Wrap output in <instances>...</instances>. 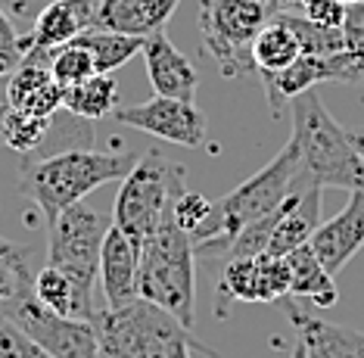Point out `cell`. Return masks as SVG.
Returning a JSON list of instances; mask_svg holds the SVG:
<instances>
[{
	"label": "cell",
	"instance_id": "1",
	"mask_svg": "<svg viewBox=\"0 0 364 358\" xmlns=\"http://www.w3.org/2000/svg\"><path fill=\"white\" fill-rule=\"evenodd\" d=\"M299 172H302L299 149H296L293 140H287V147L262 172H255L250 181H243L221 199H215L209 219L190 234L193 253L200 259H228L240 231L264 219L268 212H274L289 196Z\"/></svg>",
	"mask_w": 364,
	"mask_h": 358
},
{
	"label": "cell",
	"instance_id": "2",
	"mask_svg": "<svg viewBox=\"0 0 364 358\" xmlns=\"http://www.w3.org/2000/svg\"><path fill=\"white\" fill-rule=\"evenodd\" d=\"M140 156L100 153L90 147H72L50 156H26L19 169V187L50 224L69 206L81 203L97 187L122 181Z\"/></svg>",
	"mask_w": 364,
	"mask_h": 358
},
{
	"label": "cell",
	"instance_id": "3",
	"mask_svg": "<svg viewBox=\"0 0 364 358\" xmlns=\"http://www.w3.org/2000/svg\"><path fill=\"white\" fill-rule=\"evenodd\" d=\"M103 358H190V349L218 358V352L196 343L187 324L162 305L134 299L122 309H100L90 315Z\"/></svg>",
	"mask_w": 364,
	"mask_h": 358
},
{
	"label": "cell",
	"instance_id": "4",
	"mask_svg": "<svg viewBox=\"0 0 364 358\" xmlns=\"http://www.w3.org/2000/svg\"><path fill=\"white\" fill-rule=\"evenodd\" d=\"M293 115V144L299 149L302 174L321 187H343L349 194H364V159L352 135L327 112L324 100L305 90L289 100Z\"/></svg>",
	"mask_w": 364,
	"mask_h": 358
},
{
	"label": "cell",
	"instance_id": "5",
	"mask_svg": "<svg viewBox=\"0 0 364 358\" xmlns=\"http://www.w3.org/2000/svg\"><path fill=\"white\" fill-rule=\"evenodd\" d=\"M190 234L168 215L159 231L140 246L137 262V296L162 305L181 324L193 327L196 318V268Z\"/></svg>",
	"mask_w": 364,
	"mask_h": 358
},
{
	"label": "cell",
	"instance_id": "6",
	"mask_svg": "<svg viewBox=\"0 0 364 358\" xmlns=\"http://www.w3.org/2000/svg\"><path fill=\"white\" fill-rule=\"evenodd\" d=\"M184 174L187 169L181 162L165 159L159 149H150L122 178L112 203V224L137 246V253L171 215L178 194L187 190Z\"/></svg>",
	"mask_w": 364,
	"mask_h": 358
},
{
	"label": "cell",
	"instance_id": "7",
	"mask_svg": "<svg viewBox=\"0 0 364 358\" xmlns=\"http://www.w3.org/2000/svg\"><path fill=\"white\" fill-rule=\"evenodd\" d=\"M271 19L264 0H200L203 53L212 56L225 78L255 72L252 41Z\"/></svg>",
	"mask_w": 364,
	"mask_h": 358
},
{
	"label": "cell",
	"instance_id": "8",
	"mask_svg": "<svg viewBox=\"0 0 364 358\" xmlns=\"http://www.w3.org/2000/svg\"><path fill=\"white\" fill-rule=\"evenodd\" d=\"M31 274L22 271L19 284L13 296L4 302L0 318L22 330L28 339H35L41 349H47L53 358H103L100 343H97V330L87 318H65V315L50 312L35 296L31 287Z\"/></svg>",
	"mask_w": 364,
	"mask_h": 358
},
{
	"label": "cell",
	"instance_id": "9",
	"mask_svg": "<svg viewBox=\"0 0 364 358\" xmlns=\"http://www.w3.org/2000/svg\"><path fill=\"white\" fill-rule=\"evenodd\" d=\"M106 231H109V221L85 203L69 206L47 224V265L63 271L75 284L85 302H90L94 280L100 278V253Z\"/></svg>",
	"mask_w": 364,
	"mask_h": 358
},
{
	"label": "cell",
	"instance_id": "10",
	"mask_svg": "<svg viewBox=\"0 0 364 358\" xmlns=\"http://www.w3.org/2000/svg\"><path fill=\"white\" fill-rule=\"evenodd\" d=\"M112 119L178 147L196 149L205 144V115L196 110V103H184V100L153 97L137 106H122L112 112Z\"/></svg>",
	"mask_w": 364,
	"mask_h": 358
},
{
	"label": "cell",
	"instance_id": "11",
	"mask_svg": "<svg viewBox=\"0 0 364 358\" xmlns=\"http://www.w3.org/2000/svg\"><path fill=\"white\" fill-rule=\"evenodd\" d=\"M63 94L65 88L56 85L50 72V50H28L6 85V103L41 119H53L63 110Z\"/></svg>",
	"mask_w": 364,
	"mask_h": 358
},
{
	"label": "cell",
	"instance_id": "12",
	"mask_svg": "<svg viewBox=\"0 0 364 358\" xmlns=\"http://www.w3.org/2000/svg\"><path fill=\"white\" fill-rule=\"evenodd\" d=\"M321 190L324 187L314 184L309 174L299 172V178H296L289 196L284 199V215H280L274 234H271V240H268L264 256H277V259H284V256H289L293 249L309 243L311 234L321 224Z\"/></svg>",
	"mask_w": 364,
	"mask_h": 358
},
{
	"label": "cell",
	"instance_id": "13",
	"mask_svg": "<svg viewBox=\"0 0 364 358\" xmlns=\"http://www.w3.org/2000/svg\"><path fill=\"white\" fill-rule=\"evenodd\" d=\"M309 246L314 249L321 265L336 278L352 262V256L364 246V194H349V203L333 219L318 224Z\"/></svg>",
	"mask_w": 364,
	"mask_h": 358
},
{
	"label": "cell",
	"instance_id": "14",
	"mask_svg": "<svg viewBox=\"0 0 364 358\" xmlns=\"http://www.w3.org/2000/svg\"><path fill=\"white\" fill-rule=\"evenodd\" d=\"M144 63H146V78L156 90V97H171L193 103L196 88H200V75H196L193 63L187 60L181 50L171 44L165 31L144 38Z\"/></svg>",
	"mask_w": 364,
	"mask_h": 358
},
{
	"label": "cell",
	"instance_id": "15",
	"mask_svg": "<svg viewBox=\"0 0 364 358\" xmlns=\"http://www.w3.org/2000/svg\"><path fill=\"white\" fill-rule=\"evenodd\" d=\"M284 309L293 318V327L299 334V343L305 346V358H364V334L343 324H330L324 318L305 315L293 296L280 299Z\"/></svg>",
	"mask_w": 364,
	"mask_h": 358
},
{
	"label": "cell",
	"instance_id": "16",
	"mask_svg": "<svg viewBox=\"0 0 364 358\" xmlns=\"http://www.w3.org/2000/svg\"><path fill=\"white\" fill-rule=\"evenodd\" d=\"M100 0H53L35 19L28 38H22V47L28 50H53L69 41H75L81 31L94 28V16Z\"/></svg>",
	"mask_w": 364,
	"mask_h": 358
},
{
	"label": "cell",
	"instance_id": "17",
	"mask_svg": "<svg viewBox=\"0 0 364 358\" xmlns=\"http://www.w3.org/2000/svg\"><path fill=\"white\" fill-rule=\"evenodd\" d=\"M178 4L181 0H100L94 16V28L150 38L156 31H165Z\"/></svg>",
	"mask_w": 364,
	"mask_h": 358
},
{
	"label": "cell",
	"instance_id": "18",
	"mask_svg": "<svg viewBox=\"0 0 364 358\" xmlns=\"http://www.w3.org/2000/svg\"><path fill=\"white\" fill-rule=\"evenodd\" d=\"M137 246L115 224H109L100 253V284L109 309H122V305L137 299Z\"/></svg>",
	"mask_w": 364,
	"mask_h": 358
},
{
	"label": "cell",
	"instance_id": "19",
	"mask_svg": "<svg viewBox=\"0 0 364 358\" xmlns=\"http://www.w3.org/2000/svg\"><path fill=\"white\" fill-rule=\"evenodd\" d=\"M262 81H264V90H268L271 112L280 115L284 106H289V100L311 90L314 85H321V81H339V63H336V53L333 56H299L287 69L264 72Z\"/></svg>",
	"mask_w": 364,
	"mask_h": 358
},
{
	"label": "cell",
	"instance_id": "20",
	"mask_svg": "<svg viewBox=\"0 0 364 358\" xmlns=\"http://www.w3.org/2000/svg\"><path fill=\"white\" fill-rule=\"evenodd\" d=\"M284 259L289 265V296L311 299L318 309H330V305H336L339 290H336L333 274L321 265V259L314 256V249L309 243L293 249V253L284 256Z\"/></svg>",
	"mask_w": 364,
	"mask_h": 358
},
{
	"label": "cell",
	"instance_id": "21",
	"mask_svg": "<svg viewBox=\"0 0 364 358\" xmlns=\"http://www.w3.org/2000/svg\"><path fill=\"white\" fill-rule=\"evenodd\" d=\"M115 103H119V81H115L112 72H97L81 81V85L65 88L63 94V110L85 122L112 115Z\"/></svg>",
	"mask_w": 364,
	"mask_h": 358
},
{
	"label": "cell",
	"instance_id": "22",
	"mask_svg": "<svg viewBox=\"0 0 364 358\" xmlns=\"http://www.w3.org/2000/svg\"><path fill=\"white\" fill-rule=\"evenodd\" d=\"M299 56H302L299 38H296V31L287 25L284 16L268 19L252 41V63H255V72L259 75L287 69V65H293Z\"/></svg>",
	"mask_w": 364,
	"mask_h": 358
},
{
	"label": "cell",
	"instance_id": "23",
	"mask_svg": "<svg viewBox=\"0 0 364 358\" xmlns=\"http://www.w3.org/2000/svg\"><path fill=\"white\" fill-rule=\"evenodd\" d=\"M31 287H35V296L47 305V309L56 312V315H65V318H87L90 321V315L97 312L94 305L81 299L75 284H72L63 271L50 268V265H44V268L35 274Z\"/></svg>",
	"mask_w": 364,
	"mask_h": 358
},
{
	"label": "cell",
	"instance_id": "24",
	"mask_svg": "<svg viewBox=\"0 0 364 358\" xmlns=\"http://www.w3.org/2000/svg\"><path fill=\"white\" fill-rule=\"evenodd\" d=\"M75 44H81L90 56H94L97 72H115L134 53L144 50V38L119 35V31H103V28H87L75 38Z\"/></svg>",
	"mask_w": 364,
	"mask_h": 358
},
{
	"label": "cell",
	"instance_id": "25",
	"mask_svg": "<svg viewBox=\"0 0 364 358\" xmlns=\"http://www.w3.org/2000/svg\"><path fill=\"white\" fill-rule=\"evenodd\" d=\"M47 131H50V119H41L26 110H16L4 100L0 103V144L16 149L22 156H31L44 144Z\"/></svg>",
	"mask_w": 364,
	"mask_h": 358
},
{
	"label": "cell",
	"instance_id": "26",
	"mask_svg": "<svg viewBox=\"0 0 364 358\" xmlns=\"http://www.w3.org/2000/svg\"><path fill=\"white\" fill-rule=\"evenodd\" d=\"M289 296V265L277 256L252 259V302H280Z\"/></svg>",
	"mask_w": 364,
	"mask_h": 358
},
{
	"label": "cell",
	"instance_id": "27",
	"mask_svg": "<svg viewBox=\"0 0 364 358\" xmlns=\"http://www.w3.org/2000/svg\"><path fill=\"white\" fill-rule=\"evenodd\" d=\"M280 16H284L287 25L299 38L302 56H333L339 50H346L343 28H327V25L305 19V16H289V13H280Z\"/></svg>",
	"mask_w": 364,
	"mask_h": 358
},
{
	"label": "cell",
	"instance_id": "28",
	"mask_svg": "<svg viewBox=\"0 0 364 358\" xmlns=\"http://www.w3.org/2000/svg\"><path fill=\"white\" fill-rule=\"evenodd\" d=\"M50 72L60 88H72V85H81L90 75H97V65H94V56L85 47L69 41V44L50 50Z\"/></svg>",
	"mask_w": 364,
	"mask_h": 358
},
{
	"label": "cell",
	"instance_id": "29",
	"mask_svg": "<svg viewBox=\"0 0 364 358\" xmlns=\"http://www.w3.org/2000/svg\"><path fill=\"white\" fill-rule=\"evenodd\" d=\"M343 38H346V50H349L355 63V72H358V88H364V0L346 4Z\"/></svg>",
	"mask_w": 364,
	"mask_h": 358
},
{
	"label": "cell",
	"instance_id": "30",
	"mask_svg": "<svg viewBox=\"0 0 364 358\" xmlns=\"http://www.w3.org/2000/svg\"><path fill=\"white\" fill-rule=\"evenodd\" d=\"M209 212H212V199H205L203 194H196V190H181L175 206H171V215H175V221L187 234H193V231L209 219Z\"/></svg>",
	"mask_w": 364,
	"mask_h": 358
},
{
	"label": "cell",
	"instance_id": "31",
	"mask_svg": "<svg viewBox=\"0 0 364 358\" xmlns=\"http://www.w3.org/2000/svg\"><path fill=\"white\" fill-rule=\"evenodd\" d=\"M0 358H53L47 349H41L35 339H28L16 324L0 318Z\"/></svg>",
	"mask_w": 364,
	"mask_h": 358
},
{
	"label": "cell",
	"instance_id": "32",
	"mask_svg": "<svg viewBox=\"0 0 364 358\" xmlns=\"http://www.w3.org/2000/svg\"><path fill=\"white\" fill-rule=\"evenodd\" d=\"M22 56H26L22 38L16 35L13 22L0 10V75H13V69L22 63Z\"/></svg>",
	"mask_w": 364,
	"mask_h": 358
},
{
	"label": "cell",
	"instance_id": "33",
	"mask_svg": "<svg viewBox=\"0 0 364 358\" xmlns=\"http://www.w3.org/2000/svg\"><path fill=\"white\" fill-rule=\"evenodd\" d=\"M302 6H305V19L327 25V28H343V16H346L343 0H302Z\"/></svg>",
	"mask_w": 364,
	"mask_h": 358
},
{
	"label": "cell",
	"instance_id": "34",
	"mask_svg": "<svg viewBox=\"0 0 364 358\" xmlns=\"http://www.w3.org/2000/svg\"><path fill=\"white\" fill-rule=\"evenodd\" d=\"M10 268V271H22L28 268V249L13 243V240H4L0 237V271Z\"/></svg>",
	"mask_w": 364,
	"mask_h": 358
},
{
	"label": "cell",
	"instance_id": "35",
	"mask_svg": "<svg viewBox=\"0 0 364 358\" xmlns=\"http://www.w3.org/2000/svg\"><path fill=\"white\" fill-rule=\"evenodd\" d=\"M22 271H28V268H22ZM22 271H10V268L0 271V309H4V302L13 296V290H16V284H19Z\"/></svg>",
	"mask_w": 364,
	"mask_h": 358
},
{
	"label": "cell",
	"instance_id": "36",
	"mask_svg": "<svg viewBox=\"0 0 364 358\" xmlns=\"http://www.w3.org/2000/svg\"><path fill=\"white\" fill-rule=\"evenodd\" d=\"M352 135V144L358 147V153H361V159H364V128H355V131H349Z\"/></svg>",
	"mask_w": 364,
	"mask_h": 358
},
{
	"label": "cell",
	"instance_id": "37",
	"mask_svg": "<svg viewBox=\"0 0 364 358\" xmlns=\"http://www.w3.org/2000/svg\"><path fill=\"white\" fill-rule=\"evenodd\" d=\"M293 358H305V346L296 339V349H293Z\"/></svg>",
	"mask_w": 364,
	"mask_h": 358
}]
</instances>
